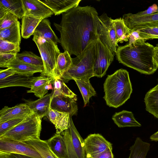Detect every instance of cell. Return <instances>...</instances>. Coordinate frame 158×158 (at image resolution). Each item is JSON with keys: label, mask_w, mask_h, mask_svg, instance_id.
I'll return each instance as SVG.
<instances>
[{"label": "cell", "mask_w": 158, "mask_h": 158, "mask_svg": "<svg viewBox=\"0 0 158 158\" xmlns=\"http://www.w3.org/2000/svg\"><path fill=\"white\" fill-rule=\"evenodd\" d=\"M150 139L152 141H158V131L151 135Z\"/></svg>", "instance_id": "7dc6e473"}, {"label": "cell", "mask_w": 158, "mask_h": 158, "mask_svg": "<svg viewBox=\"0 0 158 158\" xmlns=\"http://www.w3.org/2000/svg\"><path fill=\"white\" fill-rule=\"evenodd\" d=\"M46 116L55 125L56 133L60 134L68 128L70 116L69 114L58 112L50 108Z\"/></svg>", "instance_id": "d6986e66"}, {"label": "cell", "mask_w": 158, "mask_h": 158, "mask_svg": "<svg viewBox=\"0 0 158 158\" xmlns=\"http://www.w3.org/2000/svg\"><path fill=\"white\" fill-rule=\"evenodd\" d=\"M44 19L31 15H24L22 18L21 35L27 39L33 35L35 31L40 22Z\"/></svg>", "instance_id": "cb8c5ba5"}, {"label": "cell", "mask_w": 158, "mask_h": 158, "mask_svg": "<svg viewBox=\"0 0 158 158\" xmlns=\"http://www.w3.org/2000/svg\"><path fill=\"white\" fill-rule=\"evenodd\" d=\"M20 23L18 21L10 27L0 30V39L20 46L21 37Z\"/></svg>", "instance_id": "484cf974"}, {"label": "cell", "mask_w": 158, "mask_h": 158, "mask_svg": "<svg viewBox=\"0 0 158 158\" xmlns=\"http://www.w3.org/2000/svg\"><path fill=\"white\" fill-rule=\"evenodd\" d=\"M15 158H35L30 156L17 154H12Z\"/></svg>", "instance_id": "bcb514c9"}, {"label": "cell", "mask_w": 158, "mask_h": 158, "mask_svg": "<svg viewBox=\"0 0 158 158\" xmlns=\"http://www.w3.org/2000/svg\"><path fill=\"white\" fill-rule=\"evenodd\" d=\"M131 30H138L140 36L146 41L149 39H158V22L137 26Z\"/></svg>", "instance_id": "f546056e"}, {"label": "cell", "mask_w": 158, "mask_h": 158, "mask_svg": "<svg viewBox=\"0 0 158 158\" xmlns=\"http://www.w3.org/2000/svg\"><path fill=\"white\" fill-rule=\"evenodd\" d=\"M11 68L15 74L27 77H31L35 73H42L43 69L20 62L15 59L6 66Z\"/></svg>", "instance_id": "d4e9b609"}, {"label": "cell", "mask_w": 158, "mask_h": 158, "mask_svg": "<svg viewBox=\"0 0 158 158\" xmlns=\"http://www.w3.org/2000/svg\"><path fill=\"white\" fill-rule=\"evenodd\" d=\"M112 118L114 123L120 128L141 126L135 118L133 113L131 111L123 110L116 112Z\"/></svg>", "instance_id": "603a6c76"}, {"label": "cell", "mask_w": 158, "mask_h": 158, "mask_svg": "<svg viewBox=\"0 0 158 158\" xmlns=\"http://www.w3.org/2000/svg\"><path fill=\"white\" fill-rule=\"evenodd\" d=\"M98 16L96 9L88 6L78 5L62 14L60 23L54 25L60 32L59 43L64 51L77 56L98 38Z\"/></svg>", "instance_id": "6da1fadb"}, {"label": "cell", "mask_w": 158, "mask_h": 158, "mask_svg": "<svg viewBox=\"0 0 158 158\" xmlns=\"http://www.w3.org/2000/svg\"><path fill=\"white\" fill-rule=\"evenodd\" d=\"M96 58L93 67L94 76L102 77L114 59V56L106 46L98 38L95 41Z\"/></svg>", "instance_id": "9c48e42d"}, {"label": "cell", "mask_w": 158, "mask_h": 158, "mask_svg": "<svg viewBox=\"0 0 158 158\" xmlns=\"http://www.w3.org/2000/svg\"><path fill=\"white\" fill-rule=\"evenodd\" d=\"M144 102L146 110L158 119V84L147 93Z\"/></svg>", "instance_id": "4316f807"}, {"label": "cell", "mask_w": 158, "mask_h": 158, "mask_svg": "<svg viewBox=\"0 0 158 158\" xmlns=\"http://www.w3.org/2000/svg\"><path fill=\"white\" fill-rule=\"evenodd\" d=\"M52 98L51 93L45 95L35 101L27 102V104L32 112L42 119L46 116L49 110Z\"/></svg>", "instance_id": "9a60e30c"}, {"label": "cell", "mask_w": 158, "mask_h": 158, "mask_svg": "<svg viewBox=\"0 0 158 158\" xmlns=\"http://www.w3.org/2000/svg\"><path fill=\"white\" fill-rule=\"evenodd\" d=\"M113 20L115 28L117 43L128 41L132 30L126 25L123 18L120 17Z\"/></svg>", "instance_id": "d6a6232c"}, {"label": "cell", "mask_w": 158, "mask_h": 158, "mask_svg": "<svg viewBox=\"0 0 158 158\" xmlns=\"http://www.w3.org/2000/svg\"><path fill=\"white\" fill-rule=\"evenodd\" d=\"M155 53L158 54V44L155 47Z\"/></svg>", "instance_id": "681fc988"}, {"label": "cell", "mask_w": 158, "mask_h": 158, "mask_svg": "<svg viewBox=\"0 0 158 158\" xmlns=\"http://www.w3.org/2000/svg\"><path fill=\"white\" fill-rule=\"evenodd\" d=\"M49 8L55 15L65 13L79 5L81 0H40Z\"/></svg>", "instance_id": "2e32d148"}, {"label": "cell", "mask_w": 158, "mask_h": 158, "mask_svg": "<svg viewBox=\"0 0 158 158\" xmlns=\"http://www.w3.org/2000/svg\"><path fill=\"white\" fill-rule=\"evenodd\" d=\"M32 146L42 158H58L52 152L45 140L30 139L23 142Z\"/></svg>", "instance_id": "1f68e13d"}, {"label": "cell", "mask_w": 158, "mask_h": 158, "mask_svg": "<svg viewBox=\"0 0 158 158\" xmlns=\"http://www.w3.org/2000/svg\"><path fill=\"white\" fill-rule=\"evenodd\" d=\"M129 44H131L135 43L136 41L143 40L146 41V40L141 37L139 35V31L138 30L132 31L130 33L128 38Z\"/></svg>", "instance_id": "b9f144b4"}, {"label": "cell", "mask_w": 158, "mask_h": 158, "mask_svg": "<svg viewBox=\"0 0 158 158\" xmlns=\"http://www.w3.org/2000/svg\"><path fill=\"white\" fill-rule=\"evenodd\" d=\"M145 42L140 40L133 44L119 46L115 54L117 60L141 73H154L157 69L154 59L155 47Z\"/></svg>", "instance_id": "7a4b0ae2"}, {"label": "cell", "mask_w": 158, "mask_h": 158, "mask_svg": "<svg viewBox=\"0 0 158 158\" xmlns=\"http://www.w3.org/2000/svg\"><path fill=\"white\" fill-rule=\"evenodd\" d=\"M63 133L67 152V158H86L84 139L75 126L70 116L68 128Z\"/></svg>", "instance_id": "52a82bcc"}, {"label": "cell", "mask_w": 158, "mask_h": 158, "mask_svg": "<svg viewBox=\"0 0 158 158\" xmlns=\"http://www.w3.org/2000/svg\"><path fill=\"white\" fill-rule=\"evenodd\" d=\"M0 10L10 12L19 19L24 15L22 0H1Z\"/></svg>", "instance_id": "f1b7e54d"}, {"label": "cell", "mask_w": 158, "mask_h": 158, "mask_svg": "<svg viewBox=\"0 0 158 158\" xmlns=\"http://www.w3.org/2000/svg\"><path fill=\"white\" fill-rule=\"evenodd\" d=\"M20 49V46L0 39V54H17Z\"/></svg>", "instance_id": "74e56055"}, {"label": "cell", "mask_w": 158, "mask_h": 158, "mask_svg": "<svg viewBox=\"0 0 158 158\" xmlns=\"http://www.w3.org/2000/svg\"><path fill=\"white\" fill-rule=\"evenodd\" d=\"M33 40L38 49L43 61L44 69L40 75L56 79V63L58 57L60 53L57 45L53 42L48 41L35 36Z\"/></svg>", "instance_id": "8992f818"}, {"label": "cell", "mask_w": 158, "mask_h": 158, "mask_svg": "<svg viewBox=\"0 0 158 158\" xmlns=\"http://www.w3.org/2000/svg\"><path fill=\"white\" fill-rule=\"evenodd\" d=\"M54 88L51 93L52 97L64 95L72 98L77 97L61 79H55L53 81Z\"/></svg>", "instance_id": "d590c367"}, {"label": "cell", "mask_w": 158, "mask_h": 158, "mask_svg": "<svg viewBox=\"0 0 158 158\" xmlns=\"http://www.w3.org/2000/svg\"><path fill=\"white\" fill-rule=\"evenodd\" d=\"M35 77L15 74L0 80V88L19 86L31 88Z\"/></svg>", "instance_id": "44dd1931"}, {"label": "cell", "mask_w": 158, "mask_h": 158, "mask_svg": "<svg viewBox=\"0 0 158 158\" xmlns=\"http://www.w3.org/2000/svg\"><path fill=\"white\" fill-rule=\"evenodd\" d=\"M16 54H0V67L6 68L7 65L15 59Z\"/></svg>", "instance_id": "ab89813d"}, {"label": "cell", "mask_w": 158, "mask_h": 158, "mask_svg": "<svg viewBox=\"0 0 158 158\" xmlns=\"http://www.w3.org/2000/svg\"><path fill=\"white\" fill-rule=\"evenodd\" d=\"M150 146V143L143 141L139 137H137L130 148V152L128 158H146Z\"/></svg>", "instance_id": "83f0119b"}, {"label": "cell", "mask_w": 158, "mask_h": 158, "mask_svg": "<svg viewBox=\"0 0 158 158\" xmlns=\"http://www.w3.org/2000/svg\"><path fill=\"white\" fill-rule=\"evenodd\" d=\"M0 158H15L12 154L0 152Z\"/></svg>", "instance_id": "f6af8a7d"}, {"label": "cell", "mask_w": 158, "mask_h": 158, "mask_svg": "<svg viewBox=\"0 0 158 158\" xmlns=\"http://www.w3.org/2000/svg\"><path fill=\"white\" fill-rule=\"evenodd\" d=\"M95 58L94 41L91 42L81 54L72 58L71 65L60 79L67 83L71 80L89 79L94 77Z\"/></svg>", "instance_id": "277c9868"}, {"label": "cell", "mask_w": 158, "mask_h": 158, "mask_svg": "<svg viewBox=\"0 0 158 158\" xmlns=\"http://www.w3.org/2000/svg\"><path fill=\"white\" fill-rule=\"evenodd\" d=\"M72 64V58L68 52L64 51L59 55L56 63L55 74L56 79H60L62 75L66 72Z\"/></svg>", "instance_id": "4dcf8cb0"}, {"label": "cell", "mask_w": 158, "mask_h": 158, "mask_svg": "<svg viewBox=\"0 0 158 158\" xmlns=\"http://www.w3.org/2000/svg\"><path fill=\"white\" fill-rule=\"evenodd\" d=\"M86 157L96 155L110 148L112 144L99 134H90L84 139Z\"/></svg>", "instance_id": "8fae6325"}, {"label": "cell", "mask_w": 158, "mask_h": 158, "mask_svg": "<svg viewBox=\"0 0 158 158\" xmlns=\"http://www.w3.org/2000/svg\"><path fill=\"white\" fill-rule=\"evenodd\" d=\"M15 74V73L10 68H7L5 69H1L0 70V80L4 79Z\"/></svg>", "instance_id": "ee69618b"}, {"label": "cell", "mask_w": 158, "mask_h": 158, "mask_svg": "<svg viewBox=\"0 0 158 158\" xmlns=\"http://www.w3.org/2000/svg\"><path fill=\"white\" fill-rule=\"evenodd\" d=\"M41 119L32 112L16 126L0 135V139L21 142L40 139L42 129Z\"/></svg>", "instance_id": "5b68a950"}, {"label": "cell", "mask_w": 158, "mask_h": 158, "mask_svg": "<svg viewBox=\"0 0 158 158\" xmlns=\"http://www.w3.org/2000/svg\"><path fill=\"white\" fill-rule=\"evenodd\" d=\"M15 59L20 62L44 69L43 63L41 57L31 52L25 51L20 53H18L16 55Z\"/></svg>", "instance_id": "836d02e7"}, {"label": "cell", "mask_w": 158, "mask_h": 158, "mask_svg": "<svg viewBox=\"0 0 158 158\" xmlns=\"http://www.w3.org/2000/svg\"><path fill=\"white\" fill-rule=\"evenodd\" d=\"M24 15L47 18L54 14L45 4L39 0H22Z\"/></svg>", "instance_id": "4fadbf2b"}, {"label": "cell", "mask_w": 158, "mask_h": 158, "mask_svg": "<svg viewBox=\"0 0 158 158\" xmlns=\"http://www.w3.org/2000/svg\"><path fill=\"white\" fill-rule=\"evenodd\" d=\"M18 19L10 12L0 10V30L10 27L18 21Z\"/></svg>", "instance_id": "8d00e7d4"}, {"label": "cell", "mask_w": 158, "mask_h": 158, "mask_svg": "<svg viewBox=\"0 0 158 158\" xmlns=\"http://www.w3.org/2000/svg\"><path fill=\"white\" fill-rule=\"evenodd\" d=\"M54 79L52 77L42 75L35 77L31 89L27 92L33 93L36 97L42 98L47 93L48 90L52 89L51 83Z\"/></svg>", "instance_id": "e0dca14e"}, {"label": "cell", "mask_w": 158, "mask_h": 158, "mask_svg": "<svg viewBox=\"0 0 158 158\" xmlns=\"http://www.w3.org/2000/svg\"><path fill=\"white\" fill-rule=\"evenodd\" d=\"M82 96L84 106L88 104L91 97L96 95V92L89 79L74 80Z\"/></svg>", "instance_id": "e575fe53"}, {"label": "cell", "mask_w": 158, "mask_h": 158, "mask_svg": "<svg viewBox=\"0 0 158 158\" xmlns=\"http://www.w3.org/2000/svg\"><path fill=\"white\" fill-rule=\"evenodd\" d=\"M103 98L110 107L118 108L130 98L132 88L128 72L122 69L108 75L103 85Z\"/></svg>", "instance_id": "3957f363"}, {"label": "cell", "mask_w": 158, "mask_h": 158, "mask_svg": "<svg viewBox=\"0 0 158 158\" xmlns=\"http://www.w3.org/2000/svg\"><path fill=\"white\" fill-rule=\"evenodd\" d=\"M32 113L26 103L11 107L6 106L0 111V123L12 119L25 118Z\"/></svg>", "instance_id": "5bb4252c"}, {"label": "cell", "mask_w": 158, "mask_h": 158, "mask_svg": "<svg viewBox=\"0 0 158 158\" xmlns=\"http://www.w3.org/2000/svg\"><path fill=\"white\" fill-rule=\"evenodd\" d=\"M123 18L126 25L131 30L137 26L158 22V12L139 17L134 16L132 13H129L123 15Z\"/></svg>", "instance_id": "ffe728a7"}, {"label": "cell", "mask_w": 158, "mask_h": 158, "mask_svg": "<svg viewBox=\"0 0 158 158\" xmlns=\"http://www.w3.org/2000/svg\"><path fill=\"white\" fill-rule=\"evenodd\" d=\"M97 34L101 42L114 56L118 46L114 25L113 19L106 13L98 16Z\"/></svg>", "instance_id": "ba28073f"}, {"label": "cell", "mask_w": 158, "mask_h": 158, "mask_svg": "<svg viewBox=\"0 0 158 158\" xmlns=\"http://www.w3.org/2000/svg\"><path fill=\"white\" fill-rule=\"evenodd\" d=\"M33 35L48 41L53 42L56 45L60 42L59 39L51 27L50 21L46 18L40 22L35 31Z\"/></svg>", "instance_id": "ac0fdd59"}, {"label": "cell", "mask_w": 158, "mask_h": 158, "mask_svg": "<svg viewBox=\"0 0 158 158\" xmlns=\"http://www.w3.org/2000/svg\"><path fill=\"white\" fill-rule=\"evenodd\" d=\"M25 118L12 119L0 123V135L16 126Z\"/></svg>", "instance_id": "f35d334b"}, {"label": "cell", "mask_w": 158, "mask_h": 158, "mask_svg": "<svg viewBox=\"0 0 158 158\" xmlns=\"http://www.w3.org/2000/svg\"><path fill=\"white\" fill-rule=\"evenodd\" d=\"M158 12V6L157 5L154 4L149 6L147 10L132 15L135 17L141 16L143 15H150L155 13Z\"/></svg>", "instance_id": "60d3db41"}, {"label": "cell", "mask_w": 158, "mask_h": 158, "mask_svg": "<svg viewBox=\"0 0 158 158\" xmlns=\"http://www.w3.org/2000/svg\"><path fill=\"white\" fill-rule=\"evenodd\" d=\"M154 59L155 63L157 68L158 69V54H155L154 57Z\"/></svg>", "instance_id": "c3c4849f"}, {"label": "cell", "mask_w": 158, "mask_h": 158, "mask_svg": "<svg viewBox=\"0 0 158 158\" xmlns=\"http://www.w3.org/2000/svg\"><path fill=\"white\" fill-rule=\"evenodd\" d=\"M46 141L51 150L58 158H67L66 144L60 134L56 133Z\"/></svg>", "instance_id": "7402d4cb"}, {"label": "cell", "mask_w": 158, "mask_h": 158, "mask_svg": "<svg viewBox=\"0 0 158 158\" xmlns=\"http://www.w3.org/2000/svg\"><path fill=\"white\" fill-rule=\"evenodd\" d=\"M77 97L72 98L64 95L52 97L50 108L52 110L69 114L70 116L77 115L78 107Z\"/></svg>", "instance_id": "7c38bea8"}, {"label": "cell", "mask_w": 158, "mask_h": 158, "mask_svg": "<svg viewBox=\"0 0 158 158\" xmlns=\"http://www.w3.org/2000/svg\"><path fill=\"white\" fill-rule=\"evenodd\" d=\"M86 158H114L112 148H110L99 154Z\"/></svg>", "instance_id": "7bdbcfd3"}, {"label": "cell", "mask_w": 158, "mask_h": 158, "mask_svg": "<svg viewBox=\"0 0 158 158\" xmlns=\"http://www.w3.org/2000/svg\"><path fill=\"white\" fill-rule=\"evenodd\" d=\"M0 152L25 155L35 158H42L31 145L24 142L0 139Z\"/></svg>", "instance_id": "30bf717a"}]
</instances>
